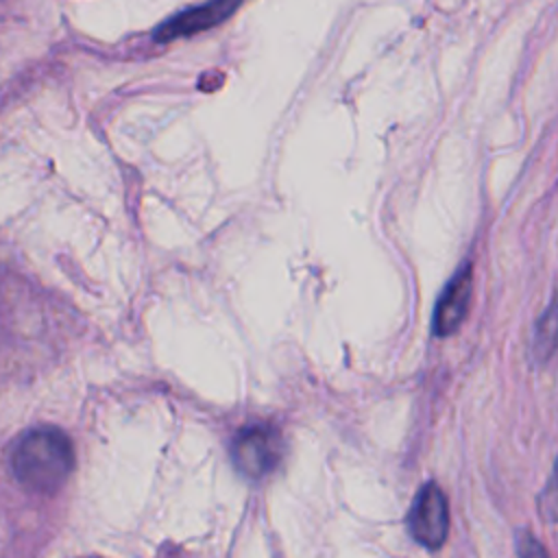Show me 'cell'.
Wrapping results in <instances>:
<instances>
[{"label":"cell","instance_id":"6da1fadb","mask_svg":"<svg viewBox=\"0 0 558 558\" xmlns=\"http://www.w3.org/2000/svg\"><path fill=\"white\" fill-rule=\"evenodd\" d=\"M17 482L37 495L57 493L74 466L70 438L57 427L31 429L11 458Z\"/></svg>","mask_w":558,"mask_h":558},{"label":"cell","instance_id":"277c9868","mask_svg":"<svg viewBox=\"0 0 558 558\" xmlns=\"http://www.w3.org/2000/svg\"><path fill=\"white\" fill-rule=\"evenodd\" d=\"M238 7H240V0H211L201 7L187 9L183 13L172 15L168 22H163L155 31V39L170 41L177 37L196 35L201 31H207V28L225 22Z\"/></svg>","mask_w":558,"mask_h":558},{"label":"cell","instance_id":"5b68a950","mask_svg":"<svg viewBox=\"0 0 558 558\" xmlns=\"http://www.w3.org/2000/svg\"><path fill=\"white\" fill-rule=\"evenodd\" d=\"M471 268L462 266L458 275L447 283L442 290L436 310H434V333L436 336H449L453 333L460 323L464 320L469 312V301H471Z\"/></svg>","mask_w":558,"mask_h":558},{"label":"cell","instance_id":"7a4b0ae2","mask_svg":"<svg viewBox=\"0 0 558 558\" xmlns=\"http://www.w3.org/2000/svg\"><path fill=\"white\" fill-rule=\"evenodd\" d=\"M231 460L242 475L264 477L281 460V438L266 425L244 427L231 442Z\"/></svg>","mask_w":558,"mask_h":558},{"label":"cell","instance_id":"8992f818","mask_svg":"<svg viewBox=\"0 0 558 558\" xmlns=\"http://www.w3.org/2000/svg\"><path fill=\"white\" fill-rule=\"evenodd\" d=\"M517 554L519 558H549L543 545L530 532L517 534Z\"/></svg>","mask_w":558,"mask_h":558},{"label":"cell","instance_id":"3957f363","mask_svg":"<svg viewBox=\"0 0 558 558\" xmlns=\"http://www.w3.org/2000/svg\"><path fill=\"white\" fill-rule=\"evenodd\" d=\"M410 534L425 547H440L449 532V506L442 490L427 482L414 497L408 514Z\"/></svg>","mask_w":558,"mask_h":558}]
</instances>
